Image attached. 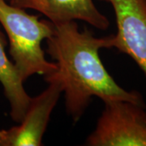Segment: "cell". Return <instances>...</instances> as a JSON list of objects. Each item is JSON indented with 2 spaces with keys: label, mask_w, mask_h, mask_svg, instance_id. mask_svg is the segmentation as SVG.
<instances>
[{
  "label": "cell",
  "mask_w": 146,
  "mask_h": 146,
  "mask_svg": "<svg viewBox=\"0 0 146 146\" xmlns=\"http://www.w3.org/2000/svg\"><path fill=\"white\" fill-rule=\"evenodd\" d=\"M7 41L0 29V83L11 106V117L19 123L26 113L32 98L24 88V81L15 64L7 56L5 51Z\"/></svg>",
  "instance_id": "7"
},
{
  "label": "cell",
  "mask_w": 146,
  "mask_h": 146,
  "mask_svg": "<svg viewBox=\"0 0 146 146\" xmlns=\"http://www.w3.org/2000/svg\"><path fill=\"white\" fill-rule=\"evenodd\" d=\"M54 25V33L46 39V52L57 70L45 76V80L61 83L66 110L74 122L81 118L93 97L145 105L141 94L121 88L101 61L99 50L112 47L113 35L96 37L87 29L80 31L75 21Z\"/></svg>",
  "instance_id": "1"
},
{
  "label": "cell",
  "mask_w": 146,
  "mask_h": 146,
  "mask_svg": "<svg viewBox=\"0 0 146 146\" xmlns=\"http://www.w3.org/2000/svg\"><path fill=\"white\" fill-rule=\"evenodd\" d=\"M7 1H8V2H11V1H12V0H7Z\"/></svg>",
  "instance_id": "8"
},
{
  "label": "cell",
  "mask_w": 146,
  "mask_h": 146,
  "mask_svg": "<svg viewBox=\"0 0 146 146\" xmlns=\"http://www.w3.org/2000/svg\"><path fill=\"white\" fill-rule=\"evenodd\" d=\"M42 94L32 98L19 125L0 130V146H40L53 110L63 93V86L56 80H49Z\"/></svg>",
  "instance_id": "4"
},
{
  "label": "cell",
  "mask_w": 146,
  "mask_h": 146,
  "mask_svg": "<svg viewBox=\"0 0 146 146\" xmlns=\"http://www.w3.org/2000/svg\"><path fill=\"white\" fill-rule=\"evenodd\" d=\"M104 110L86 140L89 146H146V106L124 100L103 102Z\"/></svg>",
  "instance_id": "3"
},
{
  "label": "cell",
  "mask_w": 146,
  "mask_h": 146,
  "mask_svg": "<svg viewBox=\"0 0 146 146\" xmlns=\"http://www.w3.org/2000/svg\"><path fill=\"white\" fill-rule=\"evenodd\" d=\"M115 11L117 33L112 47L129 55L146 76V0H100Z\"/></svg>",
  "instance_id": "5"
},
{
  "label": "cell",
  "mask_w": 146,
  "mask_h": 146,
  "mask_svg": "<svg viewBox=\"0 0 146 146\" xmlns=\"http://www.w3.org/2000/svg\"><path fill=\"white\" fill-rule=\"evenodd\" d=\"M20 7L39 11L54 24L79 20L101 30L110 26L109 20L98 10L93 0H33Z\"/></svg>",
  "instance_id": "6"
},
{
  "label": "cell",
  "mask_w": 146,
  "mask_h": 146,
  "mask_svg": "<svg viewBox=\"0 0 146 146\" xmlns=\"http://www.w3.org/2000/svg\"><path fill=\"white\" fill-rule=\"evenodd\" d=\"M39 17L7 0H0V23L8 36L13 63L24 82L33 75L45 76L57 70L56 63L46 58L42 47V42L53 34L54 25Z\"/></svg>",
  "instance_id": "2"
}]
</instances>
